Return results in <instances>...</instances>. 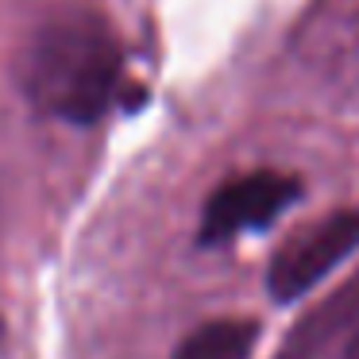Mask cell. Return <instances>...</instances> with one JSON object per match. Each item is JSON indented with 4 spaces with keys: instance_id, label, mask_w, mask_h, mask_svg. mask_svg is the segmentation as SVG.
I'll return each mask as SVG.
<instances>
[{
    "instance_id": "cell-1",
    "label": "cell",
    "mask_w": 359,
    "mask_h": 359,
    "mask_svg": "<svg viewBox=\"0 0 359 359\" xmlns=\"http://www.w3.org/2000/svg\"><path fill=\"white\" fill-rule=\"evenodd\" d=\"M120 43L93 12L55 16L27 39L20 55V89L47 116L93 124L120 86Z\"/></svg>"
},
{
    "instance_id": "cell-2",
    "label": "cell",
    "mask_w": 359,
    "mask_h": 359,
    "mask_svg": "<svg viewBox=\"0 0 359 359\" xmlns=\"http://www.w3.org/2000/svg\"><path fill=\"white\" fill-rule=\"evenodd\" d=\"M359 251V209L328 212L325 220L294 232L266 266V294L278 305H294L317 282H325L344 259Z\"/></svg>"
},
{
    "instance_id": "cell-3",
    "label": "cell",
    "mask_w": 359,
    "mask_h": 359,
    "mask_svg": "<svg viewBox=\"0 0 359 359\" xmlns=\"http://www.w3.org/2000/svg\"><path fill=\"white\" fill-rule=\"evenodd\" d=\"M297 201H302V182L294 174L282 170L240 174V178L224 182L220 189H212L201 212L197 240H201V248H220V243H232L243 232H263Z\"/></svg>"
},
{
    "instance_id": "cell-4",
    "label": "cell",
    "mask_w": 359,
    "mask_h": 359,
    "mask_svg": "<svg viewBox=\"0 0 359 359\" xmlns=\"http://www.w3.org/2000/svg\"><path fill=\"white\" fill-rule=\"evenodd\" d=\"M359 328V271L286 332L274 359H320Z\"/></svg>"
},
{
    "instance_id": "cell-5",
    "label": "cell",
    "mask_w": 359,
    "mask_h": 359,
    "mask_svg": "<svg viewBox=\"0 0 359 359\" xmlns=\"http://www.w3.org/2000/svg\"><path fill=\"white\" fill-rule=\"evenodd\" d=\"M259 336H263V325L251 317L205 320L182 336L170 359H251Z\"/></svg>"
},
{
    "instance_id": "cell-6",
    "label": "cell",
    "mask_w": 359,
    "mask_h": 359,
    "mask_svg": "<svg viewBox=\"0 0 359 359\" xmlns=\"http://www.w3.org/2000/svg\"><path fill=\"white\" fill-rule=\"evenodd\" d=\"M336 359H359V328L340 344V355H336Z\"/></svg>"
},
{
    "instance_id": "cell-7",
    "label": "cell",
    "mask_w": 359,
    "mask_h": 359,
    "mask_svg": "<svg viewBox=\"0 0 359 359\" xmlns=\"http://www.w3.org/2000/svg\"><path fill=\"white\" fill-rule=\"evenodd\" d=\"M0 348H4V317H0Z\"/></svg>"
}]
</instances>
